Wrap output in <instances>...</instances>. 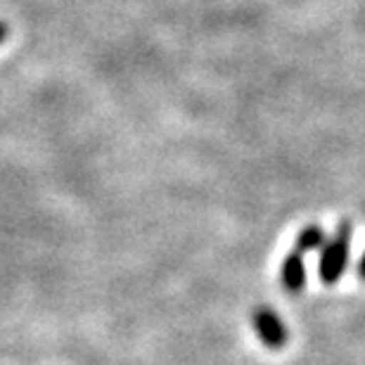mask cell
Masks as SVG:
<instances>
[{"mask_svg":"<svg viewBox=\"0 0 365 365\" xmlns=\"http://www.w3.org/2000/svg\"><path fill=\"white\" fill-rule=\"evenodd\" d=\"M351 221H341L337 225V232L330 242L320 247V261H318V275L325 284H334L344 275L349 266V254H351Z\"/></svg>","mask_w":365,"mask_h":365,"instance_id":"cell-1","label":"cell"},{"mask_svg":"<svg viewBox=\"0 0 365 365\" xmlns=\"http://www.w3.org/2000/svg\"><path fill=\"white\" fill-rule=\"evenodd\" d=\"M252 325L257 330V337L261 339V344L271 351H280V349L287 346L289 341V330L284 327L282 318L277 316L273 309L268 306H257L252 311Z\"/></svg>","mask_w":365,"mask_h":365,"instance_id":"cell-2","label":"cell"},{"mask_svg":"<svg viewBox=\"0 0 365 365\" xmlns=\"http://www.w3.org/2000/svg\"><path fill=\"white\" fill-rule=\"evenodd\" d=\"M280 282L282 289L287 294H302L306 287V266H304V257L297 252H292L284 257L282 266H280Z\"/></svg>","mask_w":365,"mask_h":365,"instance_id":"cell-3","label":"cell"},{"mask_svg":"<svg viewBox=\"0 0 365 365\" xmlns=\"http://www.w3.org/2000/svg\"><path fill=\"white\" fill-rule=\"evenodd\" d=\"M325 242H327V240H325V230L320 228V225H306V228L299 230V235L294 240V252L304 257L306 252L320 250V247H323Z\"/></svg>","mask_w":365,"mask_h":365,"instance_id":"cell-4","label":"cell"},{"mask_svg":"<svg viewBox=\"0 0 365 365\" xmlns=\"http://www.w3.org/2000/svg\"><path fill=\"white\" fill-rule=\"evenodd\" d=\"M356 275H359L361 280H365V252H363V257L359 261V268H356Z\"/></svg>","mask_w":365,"mask_h":365,"instance_id":"cell-5","label":"cell"},{"mask_svg":"<svg viewBox=\"0 0 365 365\" xmlns=\"http://www.w3.org/2000/svg\"><path fill=\"white\" fill-rule=\"evenodd\" d=\"M7 36H10V26H7L5 21H0V43H3Z\"/></svg>","mask_w":365,"mask_h":365,"instance_id":"cell-6","label":"cell"}]
</instances>
